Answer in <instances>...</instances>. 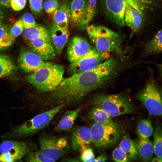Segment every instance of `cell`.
Returning a JSON list of instances; mask_svg holds the SVG:
<instances>
[{"instance_id":"cell-37","label":"cell","mask_w":162,"mask_h":162,"mask_svg":"<svg viewBox=\"0 0 162 162\" xmlns=\"http://www.w3.org/2000/svg\"><path fill=\"white\" fill-rule=\"evenodd\" d=\"M21 18L24 28L33 26L37 24L33 16L28 12L24 13Z\"/></svg>"},{"instance_id":"cell-8","label":"cell","mask_w":162,"mask_h":162,"mask_svg":"<svg viewBox=\"0 0 162 162\" xmlns=\"http://www.w3.org/2000/svg\"><path fill=\"white\" fill-rule=\"evenodd\" d=\"M39 143L42 154L55 161L60 159L68 148L67 139L62 136L44 135L40 137Z\"/></svg>"},{"instance_id":"cell-11","label":"cell","mask_w":162,"mask_h":162,"mask_svg":"<svg viewBox=\"0 0 162 162\" xmlns=\"http://www.w3.org/2000/svg\"><path fill=\"white\" fill-rule=\"evenodd\" d=\"M17 62L22 71L30 74L44 66L46 62L30 50L23 48L20 50Z\"/></svg>"},{"instance_id":"cell-45","label":"cell","mask_w":162,"mask_h":162,"mask_svg":"<svg viewBox=\"0 0 162 162\" xmlns=\"http://www.w3.org/2000/svg\"><path fill=\"white\" fill-rule=\"evenodd\" d=\"M3 18V13L2 10L0 9V19H2Z\"/></svg>"},{"instance_id":"cell-39","label":"cell","mask_w":162,"mask_h":162,"mask_svg":"<svg viewBox=\"0 0 162 162\" xmlns=\"http://www.w3.org/2000/svg\"><path fill=\"white\" fill-rule=\"evenodd\" d=\"M26 3V0H10V6L14 10L19 11L24 8Z\"/></svg>"},{"instance_id":"cell-10","label":"cell","mask_w":162,"mask_h":162,"mask_svg":"<svg viewBox=\"0 0 162 162\" xmlns=\"http://www.w3.org/2000/svg\"><path fill=\"white\" fill-rule=\"evenodd\" d=\"M125 4V0H99V6L104 16L121 27L125 25L124 20Z\"/></svg>"},{"instance_id":"cell-16","label":"cell","mask_w":162,"mask_h":162,"mask_svg":"<svg viewBox=\"0 0 162 162\" xmlns=\"http://www.w3.org/2000/svg\"><path fill=\"white\" fill-rule=\"evenodd\" d=\"M49 30L51 42L55 49L56 54L59 56L68 41L69 36L68 27L61 28L54 23L51 26Z\"/></svg>"},{"instance_id":"cell-36","label":"cell","mask_w":162,"mask_h":162,"mask_svg":"<svg viewBox=\"0 0 162 162\" xmlns=\"http://www.w3.org/2000/svg\"><path fill=\"white\" fill-rule=\"evenodd\" d=\"M112 157L113 160L116 162H127L129 161L125 154L119 146L113 151Z\"/></svg>"},{"instance_id":"cell-19","label":"cell","mask_w":162,"mask_h":162,"mask_svg":"<svg viewBox=\"0 0 162 162\" xmlns=\"http://www.w3.org/2000/svg\"><path fill=\"white\" fill-rule=\"evenodd\" d=\"M52 16L56 25L63 28L68 27L70 21V4L68 1L65 0L61 2L59 8Z\"/></svg>"},{"instance_id":"cell-32","label":"cell","mask_w":162,"mask_h":162,"mask_svg":"<svg viewBox=\"0 0 162 162\" xmlns=\"http://www.w3.org/2000/svg\"><path fill=\"white\" fill-rule=\"evenodd\" d=\"M25 160L31 162H53L55 161L45 156L40 151L28 152L26 154Z\"/></svg>"},{"instance_id":"cell-18","label":"cell","mask_w":162,"mask_h":162,"mask_svg":"<svg viewBox=\"0 0 162 162\" xmlns=\"http://www.w3.org/2000/svg\"><path fill=\"white\" fill-rule=\"evenodd\" d=\"M22 34L26 41L41 39L52 42L49 30L42 25H36L24 28Z\"/></svg>"},{"instance_id":"cell-48","label":"cell","mask_w":162,"mask_h":162,"mask_svg":"<svg viewBox=\"0 0 162 162\" xmlns=\"http://www.w3.org/2000/svg\"><path fill=\"white\" fill-rule=\"evenodd\" d=\"M0 162H1V160H0Z\"/></svg>"},{"instance_id":"cell-34","label":"cell","mask_w":162,"mask_h":162,"mask_svg":"<svg viewBox=\"0 0 162 162\" xmlns=\"http://www.w3.org/2000/svg\"><path fill=\"white\" fill-rule=\"evenodd\" d=\"M24 27L21 18L17 20L9 29L10 35L16 39L22 34Z\"/></svg>"},{"instance_id":"cell-9","label":"cell","mask_w":162,"mask_h":162,"mask_svg":"<svg viewBox=\"0 0 162 162\" xmlns=\"http://www.w3.org/2000/svg\"><path fill=\"white\" fill-rule=\"evenodd\" d=\"M108 52H100L92 48L84 56L76 62L70 63L68 69L71 75L91 70L109 58Z\"/></svg>"},{"instance_id":"cell-30","label":"cell","mask_w":162,"mask_h":162,"mask_svg":"<svg viewBox=\"0 0 162 162\" xmlns=\"http://www.w3.org/2000/svg\"><path fill=\"white\" fill-rule=\"evenodd\" d=\"M15 39L10 34L9 29L3 24L0 25V50L11 46Z\"/></svg>"},{"instance_id":"cell-43","label":"cell","mask_w":162,"mask_h":162,"mask_svg":"<svg viewBox=\"0 0 162 162\" xmlns=\"http://www.w3.org/2000/svg\"><path fill=\"white\" fill-rule=\"evenodd\" d=\"M80 159H79V158H70V159H65L64 160V161H68V162H79L80 161Z\"/></svg>"},{"instance_id":"cell-1","label":"cell","mask_w":162,"mask_h":162,"mask_svg":"<svg viewBox=\"0 0 162 162\" xmlns=\"http://www.w3.org/2000/svg\"><path fill=\"white\" fill-rule=\"evenodd\" d=\"M119 68L118 60L110 58L91 70L64 78L55 89L48 92L47 104L65 106L77 101L109 82L116 76Z\"/></svg>"},{"instance_id":"cell-25","label":"cell","mask_w":162,"mask_h":162,"mask_svg":"<svg viewBox=\"0 0 162 162\" xmlns=\"http://www.w3.org/2000/svg\"><path fill=\"white\" fill-rule=\"evenodd\" d=\"M97 0H86L83 17L79 26L86 29L97 14Z\"/></svg>"},{"instance_id":"cell-17","label":"cell","mask_w":162,"mask_h":162,"mask_svg":"<svg viewBox=\"0 0 162 162\" xmlns=\"http://www.w3.org/2000/svg\"><path fill=\"white\" fill-rule=\"evenodd\" d=\"M125 24L134 32H138L142 28L145 21L140 13L127 2L124 12Z\"/></svg>"},{"instance_id":"cell-33","label":"cell","mask_w":162,"mask_h":162,"mask_svg":"<svg viewBox=\"0 0 162 162\" xmlns=\"http://www.w3.org/2000/svg\"><path fill=\"white\" fill-rule=\"evenodd\" d=\"M61 3L60 0H45L43 2V9L47 14L52 16L59 8Z\"/></svg>"},{"instance_id":"cell-14","label":"cell","mask_w":162,"mask_h":162,"mask_svg":"<svg viewBox=\"0 0 162 162\" xmlns=\"http://www.w3.org/2000/svg\"><path fill=\"white\" fill-rule=\"evenodd\" d=\"M73 149L80 151L92 142L90 129L85 126L77 127L73 130L71 137Z\"/></svg>"},{"instance_id":"cell-46","label":"cell","mask_w":162,"mask_h":162,"mask_svg":"<svg viewBox=\"0 0 162 162\" xmlns=\"http://www.w3.org/2000/svg\"><path fill=\"white\" fill-rule=\"evenodd\" d=\"M2 20V19H0V25L3 24Z\"/></svg>"},{"instance_id":"cell-6","label":"cell","mask_w":162,"mask_h":162,"mask_svg":"<svg viewBox=\"0 0 162 162\" xmlns=\"http://www.w3.org/2000/svg\"><path fill=\"white\" fill-rule=\"evenodd\" d=\"M65 106L58 105L40 113L14 128V135L25 136L34 134L46 127L55 116Z\"/></svg>"},{"instance_id":"cell-4","label":"cell","mask_w":162,"mask_h":162,"mask_svg":"<svg viewBox=\"0 0 162 162\" xmlns=\"http://www.w3.org/2000/svg\"><path fill=\"white\" fill-rule=\"evenodd\" d=\"M90 104L101 108L112 117L133 113L135 110L129 100L121 94H97L91 99Z\"/></svg>"},{"instance_id":"cell-29","label":"cell","mask_w":162,"mask_h":162,"mask_svg":"<svg viewBox=\"0 0 162 162\" xmlns=\"http://www.w3.org/2000/svg\"><path fill=\"white\" fill-rule=\"evenodd\" d=\"M153 131L152 123L149 120L142 119L138 122L136 129L138 137L149 138L153 133Z\"/></svg>"},{"instance_id":"cell-21","label":"cell","mask_w":162,"mask_h":162,"mask_svg":"<svg viewBox=\"0 0 162 162\" xmlns=\"http://www.w3.org/2000/svg\"><path fill=\"white\" fill-rule=\"evenodd\" d=\"M134 142L138 154L143 160L148 161L152 160L154 153L153 147L148 138L138 137Z\"/></svg>"},{"instance_id":"cell-40","label":"cell","mask_w":162,"mask_h":162,"mask_svg":"<svg viewBox=\"0 0 162 162\" xmlns=\"http://www.w3.org/2000/svg\"><path fill=\"white\" fill-rule=\"evenodd\" d=\"M0 160L1 161L4 162H15L12 157L7 154H0Z\"/></svg>"},{"instance_id":"cell-22","label":"cell","mask_w":162,"mask_h":162,"mask_svg":"<svg viewBox=\"0 0 162 162\" xmlns=\"http://www.w3.org/2000/svg\"><path fill=\"white\" fill-rule=\"evenodd\" d=\"M86 0H72L70 4V21L79 27L84 16Z\"/></svg>"},{"instance_id":"cell-7","label":"cell","mask_w":162,"mask_h":162,"mask_svg":"<svg viewBox=\"0 0 162 162\" xmlns=\"http://www.w3.org/2000/svg\"><path fill=\"white\" fill-rule=\"evenodd\" d=\"M162 94L158 87L153 81H150L136 95V98L144 106L150 115L161 116Z\"/></svg>"},{"instance_id":"cell-31","label":"cell","mask_w":162,"mask_h":162,"mask_svg":"<svg viewBox=\"0 0 162 162\" xmlns=\"http://www.w3.org/2000/svg\"><path fill=\"white\" fill-rule=\"evenodd\" d=\"M154 133L153 147L154 152L156 157L162 160V129L157 126Z\"/></svg>"},{"instance_id":"cell-35","label":"cell","mask_w":162,"mask_h":162,"mask_svg":"<svg viewBox=\"0 0 162 162\" xmlns=\"http://www.w3.org/2000/svg\"><path fill=\"white\" fill-rule=\"evenodd\" d=\"M80 159L83 162H92L95 156L92 149L88 146L82 149L80 151Z\"/></svg>"},{"instance_id":"cell-20","label":"cell","mask_w":162,"mask_h":162,"mask_svg":"<svg viewBox=\"0 0 162 162\" xmlns=\"http://www.w3.org/2000/svg\"><path fill=\"white\" fill-rule=\"evenodd\" d=\"M81 109V108L79 107L66 111L56 126V131L58 132L70 131Z\"/></svg>"},{"instance_id":"cell-12","label":"cell","mask_w":162,"mask_h":162,"mask_svg":"<svg viewBox=\"0 0 162 162\" xmlns=\"http://www.w3.org/2000/svg\"><path fill=\"white\" fill-rule=\"evenodd\" d=\"M91 49L87 40L76 36L71 39L68 46L67 51L68 58L70 63L74 62L87 54Z\"/></svg>"},{"instance_id":"cell-38","label":"cell","mask_w":162,"mask_h":162,"mask_svg":"<svg viewBox=\"0 0 162 162\" xmlns=\"http://www.w3.org/2000/svg\"><path fill=\"white\" fill-rule=\"evenodd\" d=\"M29 6L34 14L40 13L43 9V0H28Z\"/></svg>"},{"instance_id":"cell-41","label":"cell","mask_w":162,"mask_h":162,"mask_svg":"<svg viewBox=\"0 0 162 162\" xmlns=\"http://www.w3.org/2000/svg\"><path fill=\"white\" fill-rule=\"evenodd\" d=\"M108 159V157L107 155L105 154H102L94 158L92 162H104L107 160Z\"/></svg>"},{"instance_id":"cell-28","label":"cell","mask_w":162,"mask_h":162,"mask_svg":"<svg viewBox=\"0 0 162 162\" xmlns=\"http://www.w3.org/2000/svg\"><path fill=\"white\" fill-rule=\"evenodd\" d=\"M13 61L8 56L0 54V78L9 77L15 71Z\"/></svg>"},{"instance_id":"cell-13","label":"cell","mask_w":162,"mask_h":162,"mask_svg":"<svg viewBox=\"0 0 162 162\" xmlns=\"http://www.w3.org/2000/svg\"><path fill=\"white\" fill-rule=\"evenodd\" d=\"M26 41L30 50L44 61L51 59L55 57L56 51L52 42L41 39Z\"/></svg>"},{"instance_id":"cell-5","label":"cell","mask_w":162,"mask_h":162,"mask_svg":"<svg viewBox=\"0 0 162 162\" xmlns=\"http://www.w3.org/2000/svg\"><path fill=\"white\" fill-rule=\"evenodd\" d=\"M90 129L92 142L98 148L104 149L110 148L120 140V129L116 122L111 124L94 123Z\"/></svg>"},{"instance_id":"cell-3","label":"cell","mask_w":162,"mask_h":162,"mask_svg":"<svg viewBox=\"0 0 162 162\" xmlns=\"http://www.w3.org/2000/svg\"><path fill=\"white\" fill-rule=\"evenodd\" d=\"M63 66L46 62L45 65L27 76V82L38 91L49 92L55 89L64 79Z\"/></svg>"},{"instance_id":"cell-27","label":"cell","mask_w":162,"mask_h":162,"mask_svg":"<svg viewBox=\"0 0 162 162\" xmlns=\"http://www.w3.org/2000/svg\"><path fill=\"white\" fill-rule=\"evenodd\" d=\"M162 32L159 30L152 40L147 44L145 47V53L151 55L160 53L162 52Z\"/></svg>"},{"instance_id":"cell-24","label":"cell","mask_w":162,"mask_h":162,"mask_svg":"<svg viewBox=\"0 0 162 162\" xmlns=\"http://www.w3.org/2000/svg\"><path fill=\"white\" fill-rule=\"evenodd\" d=\"M89 119L94 123L103 124H111L115 123L112 117L100 107L94 106L88 113Z\"/></svg>"},{"instance_id":"cell-2","label":"cell","mask_w":162,"mask_h":162,"mask_svg":"<svg viewBox=\"0 0 162 162\" xmlns=\"http://www.w3.org/2000/svg\"><path fill=\"white\" fill-rule=\"evenodd\" d=\"M86 29L91 43L98 51L114 53L123 60V39L118 33L101 25H88Z\"/></svg>"},{"instance_id":"cell-23","label":"cell","mask_w":162,"mask_h":162,"mask_svg":"<svg viewBox=\"0 0 162 162\" xmlns=\"http://www.w3.org/2000/svg\"><path fill=\"white\" fill-rule=\"evenodd\" d=\"M136 10L145 20L148 13L157 6V0H126Z\"/></svg>"},{"instance_id":"cell-47","label":"cell","mask_w":162,"mask_h":162,"mask_svg":"<svg viewBox=\"0 0 162 162\" xmlns=\"http://www.w3.org/2000/svg\"><path fill=\"white\" fill-rule=\"evenodd\" d=\"M1 4L0 3V6H1Z\"/></svg>"},{"instance_id":"cell-26","label":"cell","mask_w":162,"mask_h":162,"mask_svg":"<svg viewBox=\"0 0 162 162\" xmlns=\"http://www.w3.org/2000/svg\"><path fill=\"white\" fill-rule=\"evenodd\" d=\"M119 146L129 160L137 159L138 153L134 141L128 136H125L122 138Z\"/></svg>"},{"instance_id":"cell-15","label":"cell","mask_w":162,"mask_h":162,"mask_svg":"<svg viewBox=\"0 0 162 162\" xmlns=\"http://www.w3.org/2000/svg\"><path fill=\"white\" fill-rule=\"evenodd\" d=\"M29 148L25 143L12 140H6L0 144L1 154H7L17 161L28 152Z\"/></svg>"},{"instance_id":"cell-44","label":"cell","mask_w":162,"mask_h":162,"mask_svg":"<svg viewBox=\"0 0 162 162\" xmlns=\"http://www.w3.org/2000/svg\"><path fill=\"white\" fill-rule=\"evenodd\" d=\"M152 162H161L162 160L158 158L157 157H156L153 159H152Z\"/></svg>"},{"instance_id":"cell-42","label":"cell","mask_w":162,"mask_h":162,"mask_svg":"<svg viewBox=\"0 0 162 162\" xmlns=\"http://www.w3.org/2000/svg\"><path fill=\"white\" fill-rule=\"evenodd\" d=\"M10 0H0V3L1 5H2L6 7H10Z\"/></svg>"}]
</instances>
